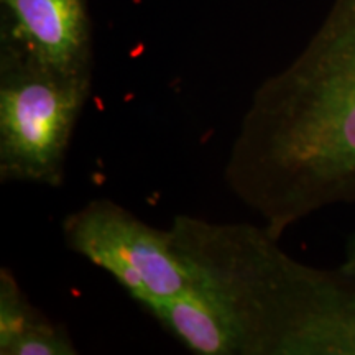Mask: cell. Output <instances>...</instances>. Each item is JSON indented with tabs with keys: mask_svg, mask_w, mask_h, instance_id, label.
Here are the masks:
<instances>
[{
	"mask_svg": "<svg viewBox=\"0 0 355 355\" xmlns=\"http://www.w3.org/2000/svg\"><path fill=\"white\" fill-rule=\"evenodd\" d=\"M166 332L199 355H239V334L217 295L194 279L178 295L144 306Z\"/></svg>",
	"mask_w": 355,
	"mask_h": 355,
	"instance_id": "cell-6",
	"label": "cell"
},
{
	"mask_svg": "<svg viewBox=\"0 0 355 355\" xmlns=\"http://www.w3.org/2000/svg\"><path fill=\"white\" fill-rule=\"evenodd\" d=\"M0 354H78L63 324L50 321L33 308L8 268L0 270Z\"/></svg>",
	"mask_w": 355,
	"mask_h": 355,
	"instance_id": "cell-7",
	"label": "cell"
},
{
	"mask_svg": "<svg viewBox=\"0 0 355 355\" xmlns=\"http://www.w3.org/2000/svg\"><path fill=\"white\" fill-rule=\"evenodd\" d=\"M68 248L107 272L141 308L194 283L170 227L158 229L110 199H92L61 222Z\"/></svg>",
	"mask_w": 355,
	"mask_h": 355,
	"instance_id": "cell-4",
	"label": "cell"
},
{
	"mask_svg": "<svg viewBox=\"0 0 355 355\" xmlns=\"http://www.w3.org/2000/svg\"><path fill=\"white\" fill-rule=\"evenodd\" d=\"M337 270H339L340 273H344L345 277L355 279V234L350 235L347 247H345L344 260Z\"/></svg>",
	"mask_w": 355,
	"mask_h": 355,
	"instance_id": "cell-8",
	"label": "cell"
},
{
	"mask_svg": "<svg viewBox=\"0 0 355 355\" xmlns=\"http://www.w3.org/2000/svg\"><path fill=\"white\" fill-rule=\"evenodd\" d=\"M3 46L69 74H91L89 21L84 0H2Z\"/></svg>",
	"mask_w": 355,
	"mask_h": 355,
	"instance_id": "cell-5",
	"label": "cell"
},
{
	"mask_svg": "<svg viewBox=\"0 0 355 355\" xmlns=\"http://www.w3.org/2000/svg\"><path fill=\"white\" fill-rule=\"evenodd\" d=\"M275 239L355 201V0H334L306 48L257 87L224 168Z\"/></svg>",
	"mask_w": 355,
	"mask_h": 355,
	"instance_id": "cell-1",
	"label": "cell"
},
{
	"mask_svg": "<svg viewBox=\"0 0 355 355\" xmlns=\"http://www.w3.org/2000/svg\"><path fill=\"white\" fill-rule=\"evenodd\" d=\"M176 247L232 316L239 355H355V279L291 259L261 224L180 216Z\"/></svg>",
	"mask_w": 355,
	"mask_h": 355,
	"instance_id": "cell-2",
	"label": "cell"
},
{
	"mask_svg": "<svg viewBox=\"0 0 355 355\" xmlns=\"http://www.w3.org/2000/svg\"><path fill=\"white\" fill-rule=\"evenodd\" d=\"M91 74L43 66L3 46L0 64V180L60 188Z\"/></svg>",
	"mask_w": 355,
	"mask_h": 355,
	"instance_id": "cell-3",
	"label": "cell"
}]
</instances>
